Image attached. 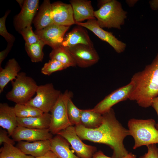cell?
<instances>
[{
    "mask_svg": "<svg viewBox=\"0 0 158 158\" xmlns=\"http://www.w3.org/2000/svg\"><path fill=\"white\" fill-rule=\"evenodd\" d=\"M101 124L97 128H89L82 124L75 126L76 133L81 140L109 146L113 150L112 157L122 158L129 153L123 143L124 139L130 135L128 129L116 119L113 109L102 114Z\"/></svg>",
    "mask_w": 158,
    "mask_h": 158,
    "instance_id": "obj_1",
    "label": "cell"
},
{
    "mask_svg": "<svg viewBox=\"0 0 158 158\" xmlns=\"http://www.w3.org/2000/svg\"><path fill=\"white\" fill-rule=\"evenodd\" d=\"M130 81L134 86L128 99L142 107L151 106L158 96V53L150 64L133 75Z\"/></svg>",
    "mask_w": 158,
    "mask_h": 158,
    "instance_id": "obj_2",
    "label": "cell"
},
{
    "mask_svg": "<svg viewBox=\"0 0 158 158\" xmlns=\"http://www.w3.org/2000/svg\"><path fill=\"white\" fill-rule=\"evenodd\" d=\"M99 8L94 11L95 18L102 28L121 29L126 18L127 13L123 10L121 3L116 0L98 1Z\"/></svg>",
    "mask_w": 158,
    "mask_h": 158,
    "instance_id": "obj_3",
    "label": "cell"
},
{
    "mask_svg": "<svg viewBox=\"0 0 158 158\" xmlns=\"http://www.w3.org/2000/svg\"><path fill=\"white\" fill-rule=\"evenodd\" d=\"M155 121L152 118H133L128 121V129L134 140V150L142 146L158 143V130Z\"/></svg>",
    "mask_w": 158,
    "mask_h": 158,
    "instance_id": "obj_4",
    "label": "cell"
},
{
    "mask_svg": "<svg viewBox=\"0 0 158 158\" xmlns=\"http://www.w3.org/2000/svg\"><path fill=\"white\" fill-rule=\"evenodd\" d=\"M12 89L6 95V99L16 104H25L36 93L38 85L32 78L23 72L19 73L11 81Z\"/></svg>",
    "mask_w": 158,
    "mask_h": 158,
    "instance_id": "obj_5",
    "label": "cell"
},
{
    "mask_svg": "<svg viewBox=\"0 0 158 158\" xmlns=\"http://www.w3.org/2000/svg\"><path fill=\"white\" fill-rule=\"evenodd\" d=\"M72 96V93L68 90L61 93L51 110L49 129L52 134H57L60 131L72 126L69 120L67 111L68 101Z\"/></svg>",
    "mask_w": 158,
    "mask_h": 158,
    "instance_id": "obj_6",
    "label": "cell"
},
{
    "mask_svg": "<svg viewBox=\"0 0 158 158\" xmlns=\"http://www.w3.org/2000/svg\"><path fill=\"white\" fill-rule=\"evenodd\" d=\"M36 95L26 104L34 107L44 113H49L61 93L55 89L52 83L38 85Z\"/></svg>",
    "mask_w": 158,
    "mask_h": 158,
    "instance_id": "obj_7",
    "label": "cell"
},
{
    "mask_svg": "<svg viewBox=\"0 0 158 158\" xmlns=\"http://www.w3.org/2000/svg\"><path fill=\"white\" fill-rule=\"evenodd\" d=\"M57 134L61 136L70 144L76 155L80 158H92L97 152L95 147L84 143L77 134L75 127L70 126Z\"/></svg>",
    "mask_w": 158,
    "mask_h": 158,
    "instance_id": "obj_8",
    "label": "cell"
},
{
    "mask_svg": "<svg viewBox=\"0 0 158 158\" xmlns=\"http://www.w3.org/2000/svg\"><path fill=\"white\" fill-rule=\"evenodd\" d=\"M76 66L82 68L90 67L99 59V55L93 47L78 44L68 48Z\"/></svg>",
    "mask_w": 158,
    "mask_h": 158,
    "instance_id": "obj_9",
    "label": "cell"
},
{
    "mask_svg": "<svg viewBox=\"0 0 158 158\" xmlns=\"http://www.w3.org/2000/svg\"><path fill=\"white\" fill-rule=\"evenodd\" d=\"M133 86V82L130 81L127 85L117 89L107 96L92 110L101 114L107 111L116 104L128 99Z\"/></svg>",
    "mask_w": 158,
    "mask_h": 158,
    "instance_id": "obj_10",
    "label": "cell"
},
{
    "mask_svg": "<svg viewBox=\"0 0 158 158\" xmlns=\"http://www.w3.org/2000/svg\"><path fill=\"white\" fill-rule=\"evenodd\" d=\"M75 24L91 31L100 39L108 43L117 53H121L125 51L126 44L119 40L112 32L105 30L101 28L95 19L88 20L85 23H75Z\"/></svg>",
    "mask_w": 158,
    "mask_h": 158,
    "instance_id": "obj_11",
    "label": "cell"
},
{
    "mask_svg": "<svg viewBox=\"0 0 158 158\" xmlns=\"http://www.w3.org/2000/svg\"><path fill=\"white\" fill-rule=\"evenodd\" d=\"M69 27L53 23L43 29L36 30L35 33L45 44L54 49L61 45Z\"/></svg>",
    "mask_w": 158,
    "mask_h": 158,
    "instance_id": "obj_12",
    "label": "cell"
},
{
    "mask_svg": "<svg viewBox=\"0 0 158 158\" xmlns=\"http://www.w3.org/2000/svg\"><path fill=\"white\" fill-rule=\"evenodd\" d=\"M15 141L34 142L49 140L53 138L49 129H37L18 126L11 136Z\"/></svg>",
    "mask_w": 158,
    "mask_h": 158,
    "instance_id": "obj_13",
    "label": "cell"
},
{
    "mask_svg": "<svg viewBox=\"0 0 158 158\" xmlns=\"http://www.w3.org/2000/svg\"><path fill=\"white\" fill-rule=\"evenodd\" d=\"M39 3L38 0H24L21 11L14 19V25L17 31L19 32L31 25L38 10Z\"/></svg>",
    "mask_w": 158,
    "mask_h": 158,
    "instance_id": "obj_14",
    "label": "cell"
},
{
    "mask_svg": "<svg viewBox=\"0 0 158 158\" xmlns=\"http://www.w3.org/2000/svg\"><path fill=\"white\" fill-rule=\"evenodd\" d=\"M51 16L54 23L69 27L75 24L70 4L57 1L51 4Z\"/></svg>",
    "mask_w": 158,
    "mask_h": 158,
    "instance_id": "obj_15",
    "label": "cell"
},
{
    "mask_svg": "<svg viewBox=\"0 0 158 158\" xmlns=\"http://www.w3.org/2000/svg\"><path fill=\"white\" fill-rule=\"evenodd\" d=\"M84 27L77 25L64 37L61 45L68 48L78 44H83L93 47L88 33Z\"/></svg>",
    "mask_w": 158,
    "mask_h": 158,
    "instance_id": "obj_16",
    "label": "cell"
},
{
    "mask_svg": "<svg viewBox=\"0 0 158 158\" xmlns=\"http://www.w3.org/2000/svg\"><path fill=\"white\" fill-rule=\"evenodd\" d=\"M73 9L75 23L85 20L95 19L94 11L91 1L87 0H71L69 1Z\"/></svg>",
    "mask_w": 158,
    "mask_h": 158,
    "instance_id": "obj_17",
    "label": "cell"
},
{
    "mask_svg": "<svg viewBox=\"0 0 158 158\" xmlns=\"http://www.w3.org/2000/svg\"><path fill=\"white\" fill-rule=\"evenodd\" d=\"M17 147L25 154L34 157L41 156L51 150L50 140H39L32 142H18Z\"/></svg>",
    "mask_w": 158,
    "mask_h": 158,
    "instance_id": "obj_18",
    "label": "cell"
},
{
    "mask_svg": "<svg viewBox=\"0 0 158 158\" xmlns=\"http://www.w3.org/2000/svg\"><path fill=\"white\" fill-rule=\"evenodd\" d=\"M0 126L7 130L9 136L18 126L17 117L14 107L6 103L0 104Z\"/></svg>",
    "mask_w": 158,
    "mask_h": 158,
    "instance_id": "obj_19",
    "label": "cell"
},
{
    "mask_svg": "<svg viewBox=\"0 0 158 158\" xmlns=\"http://www.w3.org/2000/svg\"><path fill=\"white\" fill-rule=\"evenodd\" d=\"M20 70V66L14 58L9 59L4 68H0V94L9 82L16 79Z\"/></svg>",
    "mask_w": 158,
    "mask_h": 158,
    "instance_id": "obj_20",
    "label": "cell"
},
{
    "mask_svg": "<svg viewBox=\"0 0 158 158\" xmlns=\"http://www.w3.org/2000/svg\"><path fill=\"white\" fill-rule=\"evenodd\" d=\"M51 117L50 114L44 113L39 116L27 118L17 117L18 126L37 129H49Z\"/></svg>",
    "mask_w": 158,
    "mask_h": 158,
    "instance_id": "obj_21",
    "label": "cell"
},
{
    "mask_svg": "<svg viewBox=\"0 0 158 158\" xmlns=\"http://www.w3.org/2000/svg\"><path fill=\"white\" fill-rule=\"evenodd\" d=\"M50 139L51 150L58 158H80L74 154L70 149L69 143L60 135Z\"/></svg>",
    "mask_w": 158,
    "mask_h": 158,
    "instance_id": "obj_22",
    "label": "cell"
},
{
    "mask_svg": "<svg viewBox=\"0 0 158 158\" xmlns=\"http://www.w3.org/2000/svg\"><path fill=\"white\" fill-rule=\"evenodd\" d=\"M51 8L49 0H44L33 20L36 30L43 29L54 23L51 16Z\"/></svg>",
    "mask_w": 158,
    "mask_h": 158,
    "instance_id": "obj_23",
    "label": "cell"
},
{
    "mask_svg": "<svg viewBox=\"0 0 158 158\" xmlns=\"http://www.w3.org/2000/svg\"><path fill=\"white\" fill-rule=\"evenodd\" d=\"M50 59H55L60 62L66 68L74 67L76 63L68 49L61 45L53 49L49 54Z\"/></svg>",
    "mask_w": 158,
    "mask_h": 158,
    "instance_id": "obj_24",
    "label": "cell"
},
{
    "mask_svg": "<svg viewBox=\"0 0 158 158\" xmlns=\"http://www.w3.org/2000/svg\"><path fill=\"white\" fill-rule=\"evenodd\" d=\"M102 121V114L95 111L92 109H82L81 124L86 128H97L101 124Z\"/></svg>",
    "mask_w": 158,
    "mask_h": 158,
    "instance_id": "obj_25",
    "label": "cell"
},
{
    "mask_svg": "<svg viewBox=\"0 0 158 158\" xmlns=\"http://www.w3.org/2000/svg\"><path fill=\"white\" fill-rule=\"evenodd\" d=\"M45 45L40 40L33 44H25V50L32 62L36 63L42 61L44 56L43 49Z\"/></svg>",
    "mask_w": 158,
    "mask_h": 158,
    "instance_id": "obj_26",
    "label": "cell"
},
{
    "mask_svg": "<svg viewBox=\"0 0 158 158\" xmlns=\"http://www.w3.org/2000/svg\"><path fill=\"white\" fill-rule=\"evenodd\" d=\"M0 158H33L25 154L17 147L12 145L3 143L0 149Z\"/></svg>",
    "mask_w": 158,
    "mask_h": 158,
    "instance_id": "obj_27",
    "label": "cell"
},
{
    "mask_svg": "<svg viewBox=\"0 0 158 158\" xmlns=\"http://www.w3.org/2000/svg\"><path fill=\"white\" fill-rule=\"evenodd\" d=\"M14 107L18 118H27L39 116L44 113L37 108L26 104H16Z\"/></svg>",
    "mask_w": 158,
    "mask_h": 158,
    "instance_id": "obj_28",
    "label": "cell"
},
{
    "mask_svg": "<svg viewBox=\"0 0 158 158\" xmlns=\"http://www.w3.org/2000/svg\"><path fill=\"white\" fill-rule=\"evenodd\" d=\"M70 98L67 104V111L68 118L71 123L75 126L81 124L82 109L78 108L74 104Z\"/></svg>",
    "mask_w": 158,
    "mask_h": 158,
    "instance_id": "obj_29",
    "label": "cell"
},
{
    "mask_svg": "<svg viewBox=\"0 0 158 158\" xmlns=\"http://www.w3.org/2000/svg\"><path fill=\"white\" fill-rule=\"evenodd\" d=\"M66 68L60 62L55 59H52L44 64L41 68V72L44 75H49L54 72Z\"/></svg>",
    "mask_w": 158,
    "mask_h": 158,
    "instance_id": "obj_30",
    "label": "cell"
},
{
    "mask_svg": "<svg viewBox=\"0 0 158 158\" xmlns=\"http://www.w3.org/2000/svg\"><path fill=\"white\" fill-rule=\"evenodd\" d=\"M25 43L28 44H32L38 42L40 40L32 30L31 25L22 30L20 32Z\"/></svg>",
    "mask_w": 158,
    "mask_h": 158,
    "instance_id": "obj_31",
    "label": "cell"
},
{
    "mask_svg": "<svg viewBox=\"0 0 158 158\" xmlns=\"http://www.w3.org/2000/svg\"><path fill=\"white\" fill-rule=\"evenodd\" d=\"M9 13V11H7L4 15L0 18V35L4 37L8 44H13L15 38L8 32L5 25L6 19Z\"/></svg>",
    "mask_w": 158,
    "mask_h": 158,
    "instance_id": "obj_32",
    "label": "cell"
},
{
    "mask_svg": "<svg viewBox=\"0 0 158 158\" xmlns=\"http://www.w3.org/2000/svg\"><path fill=\"white\" fill-rule=\"evenodd\" d=\"M147 152L139 158H158V148L155 144H151L147 146Z\"/></svg>",
    "mask_w": 158,
    "mask_h": 158,
    "instance_id": "obj_33",
    "label": "cell"
},
{
    "mask_svg": "<svg viewBox=\"0 0 158 158\" xmlns=\"http://www.w3.org/2000/svg\"><path fill=\"white\" fill-rule=\"evenodd\" d=\"M8 133L2 129L0 130V145L6 143L14 145L15 141L9 137Z\"/></svg>",
    "mask_w": 158,
    "mask_h": 158,
    "instance_id": "obj_34",
    "label": "cell"
},
{
    "mask_svg": "<svg viewBox=\"0 0 158 158\" xmlns=\"http://www.w3.org/2000/svg\"><path fill=\"white\" fill-rule=\"evenodd\" d=\"M92 158H115L110 157L105 155L104 153L101 150L96 152L93 155ZM122 158H137L136 155L131 152L128 154L125 157Z\"/></svg>",
    "mask_w": 158,
    "mask_h": 158,
    "instance_id": "obj_35",
    "label": "cell"
},
{
    "mask_svg": "<svg viewBox=\"0 0 158 158\" xmlns=\"http://www.w3.org/2000/svg\"><path fill=\"white\" fill-rule=\"evenodd\" d=\"M13 45V44H8L6 49L0 52V68L3 61L7 56Z\"/></svg>",
    "mask_w": 158,
    "mask_h": 158,
    "instance_id": "obj_36",
    "label": "cell"
},
{
    "mask_svg": "<svg viewBox=\"0 0 158 158\" xmlns=\"http://www.w3.org/2000/svg\"><path fill=\"white\" fill-rule=\"evenodd\" d=\"M151 106L156 111L158 117V96L154 98L152 102ZM156 128L158 130V121L155 125Z\"/></svg>",
    "mask_w": 158,
    "mask_h": 158,
    "instance_id": "obj_37",
    "label": "cell"
},
{
    "mask_svg": "<svg viewBox=\"0 0 158 158\" xmlns=\"http://www.w3.org/2000/svg\"><path fill=\"white\" fill-rule=\"evenodd\" d=\"M33 158H58L56 154L52 151L50 150L44 154Z\"/></svg>",
    "mask_w": 158,
    "mask_h": 158,
    "instance_id": "obj_38",
    "label": "cell"
},
{
    "mask_svg": "<svg viewBox=\"0 0 158 158\" xmlns=\"http://www.w3.org/2000/svg\"><path fill=\"white\" fill-rule=\"evenodd\" d=\"M151 8L154 11L158 10V0H152L149 1Z\"/></svg>",
    "mask_w": 158,
    "mask_h": 158,
    "instance_id": "obj_39",
    "label": "cell"
},
{
    "mask_svg": "<svg viewBox=\"0 0 158 158\" xmlns=\"http://www.w3.org/2000/svg\"><path fill=\"white\" fill-rule=\"evenodd\" d=\"M138 0H126L127 4L129 7H133L137 2Z\"/></svg>",
    "mask_w": 158,
    "mask_h": 158,
    "instance_id": "obj_40",
    "label": "cell"
},
{
    "mask_svg": "<svg viewBox=\"0 0 158 158\" xmlns=\"http://www.w3.org/2000/svg\"><path fill=\"white\" fill-rule=\"evenodd\" d=\"M16 1L19 4L20 7L22 8L24 3V0H16Z\"/></svg>",
    "mask_w": 158,
    "mask_h": 158,
    "instance_id": "obj_41",
    "label": "cell"
}]
</instances>
